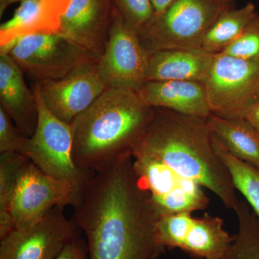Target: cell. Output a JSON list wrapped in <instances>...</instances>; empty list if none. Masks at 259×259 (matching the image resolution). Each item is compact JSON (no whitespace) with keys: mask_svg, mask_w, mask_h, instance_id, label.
<instances>
[{"mask_svg":"<svg viewBox=\"0 0 259 259\" xmlns=\"http://www.w3.org/2000/svg\"><path fill=\"white\" fill-rule=\"evenodd\" d=\"M257 14L252 3L238 9L227 10L209 29L201 49L213 55L221 54L241 35Z\"/></svg>","mask_w":259,"mask_h":259,"instance_id":"ffe728a7","label":"cell"},{"mask_svg":"<svg viewBox=\"0 0 259 259\" xmlns=\"http://www.w3.org/2000/svg\"><path fill=\"white\" fill-rule=\"evenodd\" d=\"M97 60L89 58L64 77L35 81L44 105L59 120L71 125L107 90L97 70Z\"/></svg>","mask_w":259,"mask_h":259,"instance_id":"4fadbf2b","label":"cell"},{"mask_svg":"<svg viewBox=\"0 0 259 259\" xmlns=\"http://www.w3.org/2000/svg\"><path fill=\"white\" fill-rule=\"evenodd\" d=\"M149 56L139 32L114 8L108 40L97 62L105 86L139 93L146 82Z\"/></svg>","mask_w":259,"mask_h":259,"instance_id":"52a82bcc","label":"cell"},{"mask_svg":"<svg viewBox=\"0 0 259 259\" xmlns=\"http://www.w3.org/2000/svg\"><path fill=\"white\" fill-rule=\"evenodd\" d=\"M38 107V122L28 138L23 155L47 175L71 184L81 194L95 174L81 169L72 157L71 125L53 115L42 102L34 85Z\"/></svg>","mask_w":259,"mask_h":259,"instance_id":"8992f818","label":"cell"},{"mask_svg":"<svg viewBox=\"0 0 259 259\" xmlns=\"http://www.w3.org/2000/svg\"><path fill=\"white\" fill-rule=\"evenodd\" d=\"M223 0H174L139 32L148 54L174 49H202L204 37L223 13L231 9Z\"/></svg>","mask_w":259,"mask_h":259,"instance_id":"277c9868","label":"cell"},{"mask_svg":"<svg viewBox=\"0 0 259 259\" xmlns=\"http://www.w3.org/2000/svg\"><path fill=\"white\" fill-rule=\"evenodd\" d=\"M55 259H90L87 242L79 236L76 237Z\"/></svg>","mask_w":259,"mask_h":259,"instance_id":"4316f807","label":"cell"},{"mask_svg":"<svg viewBox=\"0 0 259 259\" xmlns=\"http://www.w3.org/2000/svg\"><path fill=\"white\" fill-rule=\"evenodd\" d=\"M79 197L71 184L47 175L29 160L20 172L10 207L15 229L35 224L56 207H74Z\"/></svg>","mask_w":259,"mask_h":259,"instance_id":"30bf717a","label":"cell"},{"mask_svg":"<svg viewBox=\"0 0 259 259\" xmlns=\"http://www.w3.org/2000/svg\"><path fill=\"white\" fill-rule=\"evenodd\" d=\"M135 174L160 216L204 210L209 199L202 186L181 176L156 158L133 155Z\"/></svg>","mask_w":259,"mask_h":259,"instance_id":"9c48e42d","label":"cell"},{"mask_svg":"<svg viewBox=\"0 0 259 259\" xmlns=\"http://www.w3.org/2000/svg\"><path fill=\"white\" fill-rule=\"evenodd\" d=\"M223 1L226 2V3H230L231 2L236 1V0H223Z\"/></svg>","mask_w":259,"mask_h":259,"instance_id":"4dcf8cb0","label":"cell"},{"mask_svg":"<svg viewBox=\"0 0 259 259\" xmlns=\"http://www.w3.org/2000/svg\"><path fill=\"white\" fill-rule=\"evenodd\" d=\"M214 56L202 49H174L150 54L146 81H192L204 83Z\"/></svg>","mask_w":259,"mask_h":259,"instance_id":"ac0fdd59","label":"cell"},{"mask_svg":"<svg viewBox=\"0 0 259 259\" xmlns=\"http://www.w3.org/2000/svg\"><path fill=\"white\" fill-rule=\"evenodd\" d=\"M23 1H25V0H0V17H1V18L3 17L5 10H6L7 8L10 7V5L18 3V2L22 3V2Z\"/></svg>","mask_w":259,"mask_h":259,"instance_id":"f546056e","label":"cell"},{"mask_svg":"<svg viewBox=\"0 0 259 259\" xmlns=\"http://www.w3.org/2000/svg\"><path fill=\"white\" fill-rule=\"evenodd\" d=\"M71 0H25L0 26V52L20 37L35 33H60L61 21Z\"/></svg>","mask_w":259,"mask_h":259,"instance_id":"2e32d148","label":"cell"},{"mask_svg":"<svg viewBox=\"0 0 259 259\" xmlns=\"http://www.w3.org/2000/svg\"><path fill=\"white\" fill-rule=\"evenodd\" d=\"M79 227L64 207H56L38 222L14 229L0 241V259H55L76 237Z\"/></svg>","mask_w":259,"mask_h":259,"instance_id":"7c38bea8","label":"cell"},{"mask_svg":"<svg viewBox=\"0 0 259 259\" xmlns=\"http://www.w3.org/2000/svg\"><path fill=\"white\" fill-rule=\"evenodd\" d=\"M115 9L138 32L146 28L155 16L151 0H111Z\"/></svg>","mask_w":259,"mask_h":259,"instance_id":"cb8c5ba5","label":"cell"},{"mask_svg":"<svg viewBox=\"0 0 259 259\" xmlns=\"http://www.w3.org/2000/svg\"><path fill=\"white\" fill-rule=\"evenodd\" d=\"M204 83L212 115L245 118L259 103V59L215 54Z\"/></svg>","mask_w":259,"mask_h":259,"instance_id":"5b68a950","label":"cell"},{"mask_svg":"<svg viewBox=\"0 0 259 259\" xmlns=\"http://www.w3.org/2000/svg\"><path fill=\"white\" fill-rule=\"evenodd\" d=\"M206 120L211 132L233 156L259 170V132L249 121L212 114Z\"/></svg>","mask_w":259,"mask_h":259,"instance_id":"d6986e66","label":"cell"},{"mask_svg":"<svg viewBox=\"0 0 259 259\" xmlns=\"http://www.w3.org/2000/svg\"><path fill=\"white\" fill-rule=\"evenodd\" d=\"M113 15L111 0H71L61 18L60 33L98 60L106 47Z\"/></svg>","mask_w":259,"mask_h":259,"instance_id":"5bb4252c","label":"cell"},{"mask_svg":"<svg viewBox=\"0 0 259 259\" xmlns=\"http://www.w3.org/2000/svg\"><path fill=\"white\" fill-rule=\"evenodd\" d=\"M0 54H8L35 81L61 79L93 58L61 33L25 35Z\"/></svg>","mask_w":259,"mask_h":259,"instance_id":"ba28073f","label":"cell"},{"mask_svg":"<svg viewBox=\"0 0 259 259\" xmlns=\"http://www.w3.org/2000/svg\"><path fill=\"white\" fill-rule=\"evenodd\" d=\"M28 161L21 153H0V239L15 229L10 207L20 172Z\"/></svg>","mask_w":259,"mask_h":259,"instance_id":"44dd1931","label":"cell"},{"mask_svg":"<svg viewBox=\"0 0 259 259\" xmlns=\"http://www.w3.org/2000/svg\"><path fill=\"white\" fill-rule=\"evenodd\" d=\"M28 139L19 131L4 109L0 107V153L23 154Z\"/></svg>","mask_w":259,"mask_h":259,"instance_id":"484cf974","label":"cell"},{"mask_svg":"<svg viewBox=\"0 0 259 259\" xmlns=\"http://www.w3.org/2000/svg\"><path fill=\"white\" fill-rule=\"evenodd\" d=\"M221 54L239 59H259V14L241 35Z\"/></svg>","mask_w":259,"mask_h":259,"instance_id":"d4e9b609","label":"cell"},{"mask_svg":"<svg viewBox=\"0 0 259 259\" xmlns=\"http://www.w3.org/2000/svg\"><path fill=\"white\" fill-rule=\"evenodd\" d=\"M154 113L137 92L107 89L70 125L74 163L97 174L132 156Z\"/></svg>","mask_w":259,"mask_h":259,"instance_id":"3957f363","label":"cell"},{"mask_svg":"<svg viewBox=\"0 0 259 259\" xmlns=\"http://www.w3.org/2000/svg\"><path fill=\"white\" fill-rule=\"evenodd\" d=\"M212 141L215 152L228 168L236 190L244 196L259 218V170L233 156L213 134Z\"/></svg>","mask_w":259,"mask_h":259,"instance_id":"7402d4cb","label":"cell"},{"mask_svg":"<svg viewBox=\"0 0 259 259\" xmlns=\"http://www.w3.org/2000/svg\"><path fill=\"white\" fill-rule=\"evenodd\" d=\"M238 231L223 259H259V218L246 202L235 211Z\"/></svg>","mask_w":259,"mask_h":259,"instance_id":"603a6c76","label":"cell"},{"mask_svg":"<svg viewBox=\"0 0 259 259\" xmlns=\"http://www.w3.org/2000/svg\"><path fill=\"white\" fill-rule=\"evenodd\" d=\"M173 1L174 0H151L155 10V15L163 13Z\"/></svg>","mask_w":259,"mask_h":259,"instance_id":"f1b7e54d","label":"cell"},{"mask_svg":"<svg viewBox=\"0 0 259 259\" xmlns=\"http://www.w3.org/2000/svg\"><path fill=\"white\" fill-rule=\"evenodd\" d=\"M245 118L249 121L252 125L259 132V103L252 107L247 112Z\"/></svg>","mask_w":259,"mask_h":259,"instance_id":"83f0119b","label":"cell"},{"mask_svg":"<svg viewBox=\"0 0 259 259\" xmlns=\"http://www.w3.org/2000/svg\"><path fill=\"white\" fill-rule=\"evenodd\" d=\"M140 96L153 108L207 119L211 113L204 83L192 81H146Z\"/></svg>","mask_w":259,"mask_h":259,"instance_id":"e0dca14e","label":"cell"},{"mask_svg":"<svg viewBox=\"0 0 259 259\" xmlns=\"http://www.w3.org/2000/svg\"><path fill=\"white\" fill-rule=\"evenodd\" d=\"M154 110L132 156L159 160L181 176L212 192L226 208L236 211L241 200L231 174L215 152L206 119L167 109Z\"/></svg>","mask_w":259,"mask_h":259,"instance_id":"7a4b0ae2","label":"cell"},{"mask_svg":"<svg viewBox=\"0 0 259 259\" xmlns=\"http://www.w3.org/2000/svg\"><path fill=\"white\" fill-rule=\"evenodd\" d=\"M73 207L90 259H156L166 251L156 229L161 216L138 181L133 156L95 174Z\"/></svg>","mask_w":259,"mask_h":259,"instance_id":"6da1fadb","label":"cell"},{"mask_svg":"<svg viewBox=\"0 0 259 259\" xmlns=\"http://www.w3.org/2000/svg\"><path fill=\"white\" fill-rule=\"evenodd\" d=\"M185 212L161 216L156 229L165 248H179L196 258L223 259L233 238L219 217L204 214L194 218Z\"/></svg>","mask_w":259,"mask_h":259,"instance_id":"8fae6325","label":"cell"},{"mask_svg":"<svg viewBox=\"0 0 259 259\" xmlns=\"http://www.w3.org/2000/svg\"><path fill=\"white\" fill-rule=\"evenodd\" d=\"M0 107L22 134L31 137L38 122L36 96L25 83L23 70L8 54H0Z\"/></svg>","mask_w":259,"mask_h":259,"instance_id":"9a60e30c","label":"cell"}]
</instances>
